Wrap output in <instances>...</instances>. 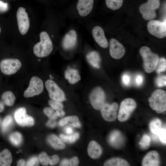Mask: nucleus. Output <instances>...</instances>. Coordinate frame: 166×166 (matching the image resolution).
I'll return each instance as SVG.
<instances>
[{
  "label": "nucleus",
  "instance_id": "obj_30",
  "mask_svg": "<svg viewBox=\"0 0 166 166\" xmlns=\"http://www.w3.org/2000/svg\"><path fill=\"white\" fill-rule=\"evenodd\" d=\"M9 140L12 144L18 146L21 143L22 138L21 134L18 132L11 133L9 136Z\"/></svg>",
  "mask_w": 166,
  "mask_h": 166
},
{
  "label": "nucleus",
  "instance_id": "obj_26",
  "mask_svg": "<svg viewBox=\"0 0 166 166\" xmlns=\"http://www.w3.org/2000/svg\"><path fill=\"white\" fill-rule=\"evenodd\" d=\"M105 166H129V164L125 160L120 158L114 157L106 161L104 164Z\"/></svg>",
  "mask_w": 166,
  "mask_h": 166
},
{
  "label": "nucleus",
  "instance_id": "obj_14",
  "mask_svg": "<svg viewBox=\"0 0 166 166\" xmlns=\"http://www.w3.org/2000/svg\"><path fill=\"white\" fill-rule=\"evenodd\" d=\"M109 53L114 59H118L122 58L125 53L124 46L114 38H111L110 41Z\"/></svg>",
  "mask_w": 166,
  "mask_h": 166
},
{
  "label": "nucleus",
  "instance_id": "obj_23",
  "mask_svg": "<svg viewBox=\"0 0 166 166\" xmlns=\"http://www.w3.org/2000/svg\"><path fill=\"white\" fill-rule=\"evenodd\" d=\"M67 124H69L77 128L81 127V124L79 118L76 116L66 117L61 119L59 122V124L60 126H63Z\"/></svg>",
  "mask_w": 166,
  "mask_h": 166
},
{
  "label": "nucleus",
  "instance_id": "obj_34",
  "mask_svg": "<svg viewBox=\"0 0 166 166\" xmlns=\"http://www.w3.org/2000/svg\"><path fill=\"white\" fill-rule=\"evenodd\" d=\"M13 119L10 116H6L3 120L2 124V128L3 132L6 131L11 126L13 123Z\"/></svg>",
  "mask_w": 166,
  "mask_h": 166
},
{
  "label": "nucleus",
  "instance_id": "obj_25",
  "mask_svg": "<svg viewBox=\"0 0 166 166\" xmlns=\"http://www.w3.org/2000/svg\"><path fill=\"white\" fill-rule=\"evenodd\" d=\"M47 140L51 145L55 149H62L65 148L64 143L55 135L52 134L48 136Z\"/></svg>",
  "mask_w": 166,
  "mask_h": 166
},
{
  "label": "nucleus",
  "instance_id": "obj_39",
  "mask_svg": "<svg viewBox=\"0 0 166 166\" xmlns=\"http://www.w3.org/2000/svg\"><path fill=\"white\" fill-rule=\"evenodd\" d=\"M166 77L165 75H161L158 76L156 80V83L159 87H163L166 85Z\"/></svg>",
  "mask_w": 166,
  "mask_h": 166
},
{
  "label": "nucleus",
  "instance_id": "obj_22",
  "mask_svg": "<svg viewBox=\"0 0 166 166\" xmlns=\"http://www.w3.org/2000/svg\"><path fill=\"white\" fill-rule=\"evenodd\" d=\"M65 78L71 84H74L81 80V77L78 71L74 69H68L65 73Z\"/></svg>",
  "mask_w": 166,
  "mask_h": 166
},
{
  "label": "nucleus",
  "instance_id": "obj_8",
  "mask_svg": "<svg viewBox=\"0 0 166 166\" xmlns=\"http://www.w3.org/2000/svg\"><path fill=\"white\" fill-rule=\"evenodd\" d=\"M43 89L42 80L37 77L34 76L31 78L29 85L24 91L23 96L26 98L32 97L40 94Z\"/></svg>",
  "mask_w": 166,
  "mask_h": 166
},
{
  "label": "nucleus",
  "instance_id": "obj_17",
  "mask_svg": "<svg viewBox=\"0 0 166 166\" xmlns=\"http://www.w3.org/2000/svg\"><path fill=\"white\" fill-rule=\"evenodd\" d=\"M93 0H78L77 9L80 15L84 17L88 15L93 9Z\"/></svg>",
  "mask_w": 166,
  "mask_h": 166
},
{
  "label": "nucleus",
  "instance_id": "obj_52",
  "mask_svg": "<svg viewBox=\"0 0 166 166\" xmlns=\"http://www.w3.org/2000/svg\"></svg>",
  "mask_w": 166,
  "mask_h": 166
},
{
  "label": "nucleus",
  "instance_id": "obj_20",
  "mask_svg": "<svg viewBox=\"0 0 166 166\" xmlns=\"http://www.w3.org/2000/svg\"><path fill=\"white\" fill-rule=\"evenodd\" d=\"M123 136L118 131H113L109 134L108 138V141L112 146L115 148L120 147L123 144Z\"/></svg>",
  "mask_w": 166,
  "mask_h": 166
},
{
  "label": "nucleus",
  "instance_id": "obj_38",
  "mask_svg": "<svg viewBox=\"0 0 166 166\" xmlns=\"http://www.w3.org/2000/svg\"><path fill=\"white\" fill-rule=\"evenodd\" d=\"M49 103L51 107L56 111L62 109L64 107L63 105L61 102L52 100H49Z\"/></svg>",
  "mask_w": 166,
  "mask_h": 166
},
{
  "label": "nucleus",
  "instance_id": "obj_45",
  "mask_svg": "<svg viewBox=\"0 0 166 166\" xmlns=\"http://www.w3.org/2000/svg\"><path fill=\"white\" fill-rule=\"evenodd\" d=\"M8 9L7 3H4L0 0V11H6Z\"/></svg>",
  "mask_w": 166,
  "mask_h": 166
},
{
  "label": "nucleus",
  "instance_id": "obj_35",
  "mask_svg": "<svg viewBox=\"0 0 166 166\" xmlns=\"http://www.w3.org/2000/svg\"><path fill=\"white\" fill-rule=\"evenodd\" d=\"M166 69V61L164 58L159 59L156 68L155 70L157 73H160L164 72Z\"/></svg>",
  "mask_w": 166,
  "mask_h": 166
},
{
  "label": "nucleus",
  "instance_id": "obj_12",
  "mask_svg": "<svg viewBox=\"0 0 166 166\" xmlns=\"http://www.w3.org/2000/svg\"><path fill=\"white\" fill-rule=\"evenodd\" d=\"M118 105L116 102L111 104L105 103L101 110L102 117L105 121L112 122L115 121L117 117Z\"/></svg>",
  "mask_w": 166,
  "mask_h": 166
},
{
  "label": "nucleus",
  "instance_id": "obj_33",
  "mask_svg": "<svg viewBox=\"0 0 166 166\" xmlns=\"http://www.w3.org/2000/svg\"><path fill=\"white\" fill-rule=\"evenodd\" d=\"M150 141L151 139L150 136L147 134H144L139 142V144L142 149H146L149 147Z\"/></svg>",
  "mask_w": 166,
  "mask_h": 166
},
{
  "label": "nucleus",
  "instance_id": "obj_50",
  "mask_svg": "<svg viewBox=\"0 0 166 166\" xmlns=\"http://www.w3.org/2000/svg\"><path fill=\"white\" fill-rule=\"evenodd\" d=\"M4 109V104L2 101H0V113L2 112Z\"/></svg>",
  "mask_w": 166,
  "mask_h": 166
},
{
  "label": "nucleus",
  "instance_id": "obj_46",
  "mask_svg": "<svg viewBox=\"0 0 166 166\" xmlns=\"http://www.w3.org/2000/svg\"><path fill=\"white\" fill-rule=\"evenodd\" d=\"M56 124V123L54 120L50 119L47 123L46 125L47 126L51 127L53 128L55 127Z\"/></svg>",
  "mask_w": 166,
  "mask_h": 166
},
{
  "label": "nucleus",
  "instance_id": "obj_37",
  "mask_svg": "<svg viewBox=\"0 0 166 166\" xmlns=\"http://www.w3.org/2000/svg\"><path fill=\"white\" fill-rule=\"evenodd\" d=\"M50 157L44 152L40 153L38 156L39 160L41 164L43 165L46 166L49 163Z\"/></svg>",
  "mask_w": 166,
  "mask_h": 166
},
{
  "label": "nucleus",
  "instance_id": "obj_1",
  "mask_svg": "<svg viewBox=\"0 0 166 166\" xmlns=\"http://www.w3.org/2000/svg\"><path fill=\"white\" fill-rule=\"evenodd\" d=\"M40 41L36 44L33 49L35 55L39 57H47L53 49V44L48 34L42 31L40 34Z\"/></svg>",
  "mask_w": 166,
  "mask_h": 166
},
{
  "label": "nucleus",
  "instance_id": "obj_41",
  "mask_svg": "<svg viewBox=\"0 0 166 166\" xmlns=\"http://www.w3.org/2000/svg\"><path fill=\"white\" fill-rule=\"evenodd\" d=\"M39 161L37 157H33L31 158L27 162L26 166H38Z\"/></svg>",
  "mask_w": 166,
  "mask_h": 166
},
{
  "label": "nucleus",
  "instance_id": "obj_6",
  "mask_svg": "<svg viewBox=\"0 0 166 166\" xmlns=\"http://www.w3.org/2000/svg\"><path fill=\"white\" fill-rule=\"evenodd\" d=\"M160 0H148L146 3L141 4L139 10L144 18L146 20H151L156 17L155 10L159 7Z\"/></svg>",
  "mask_w": 166,
  "mask_h": 166
},
{
  "label": "nucleus",
  "instance_id": "obj_44",
  "mask_svg": "<svg viewBox=\"0 0 166 166\" xmlns=\"http://www.w3.org/2000/svg\"><path fill=\"white\" fill-rule=\"evenodd\" d=\"M136 84L138 86L141 85L143 81V78L142 75L139 74L137 75L135 79Z\"/></svg>",
  "mask_w": 166,
  "mask_h": 166
},
{
  "label": "nucleus",
  "instance_id": "obj_7",
  "mask_svg": "<svg viewBox=\"0 0 166 166\" xmlns=\"http://www.w3.org/2000/svg\"><path fill=\"white\" fill-rule=\"evenodd\" d=\"M45 85L49 97L52 100L60 102L65 100L64 92L54 81L48 79L45 81Z\"/></svg>",
  "mask_w": 166,
  "mask_h": 166
},
{
  "label": "nucleus",
  "instance_id": "obj_47",
  "mask_svg": "<svg viewBox=\"0 0 166 166\" xmlns=\"http://www.w3.org/2000/svg\"><path fill=\"white\" fill-rule=\"evenodd\" d=\"M56 113L57 115L60 117H62L65 114V112L62 109L57 110Z\"/></svg>",
  "mask_w": 166,
  "mask_h": 166
},
{
  "label": "nucleus",
  "instance_id": "obj_10",
  "mask_svg": "<svg viewBox=\"0 0 166 166\" xmlns=\"http://www.w3.org/2000/svg\"><path fill=\"white\" fill-rule=\"evenodd\" d=\"M22 63L16 59H5L0 62V69L2 72L6 75L15 73L21 68Z\"/></svg>",
  "mask_w": 166,
  "mask_h": 166
},
{
  "label": "nucleus",
  "instance_id": "obj_36",
  "mask_svg": "<svg viewBox=\"0 0 166 166\" xmlns=\"http://www.w3.org/2000/svg\"><path fill=\"white\" fill-rule=\"evenodd\" d=\"M43 112L44 114L50 119L55 120L57 118V115L56 113L52 109L50 108H45L43 110Z\"/></svg>",
  "mask_w": 166,
  "mask_h": 166
},
{
  "label": "nucleus",
  "instance_id": "obj_49",
  "mask_svg": "<svg viewBox=\"0 0 166 166\" xmlns=\"http://www.w3.org/2000/svg\"><path fill=\"white\" fill-rule=\"evenodd\" d=\"M65 130L67 133L69 134L72 133L73 131L72 128L69 127L66 128Z\"/></svg>",
  "mask_w": 166,
  "mask_h": 166
},
{
  "label": "nucleus",
  "instance_id": "obj_31",
  "mask_svg": "<svg viewBox=\"0 0 166 166\" xmlns=\"http://www.w3.org/2000/svg\"><path fill=\"white\" fill-rule=\"evenodd\" d=\"M79 136V134L77 132L70 136H66L62 134L60 135V138L64 142L69 143L74 142L78 139Z\"/></svg>",
  "mask_w": 166,
  "mask_h": 166
},
{
  "label": "nucleus",
  "instance_id": "obj_24",
  "mask_svg": "<svg viewBox=\"0 0 166 166\" xmlns=\"http://www.w3.org/2000/svg\"><path fill=\"white\" fill-rule=\"evenodd\" d=\"M12 158L11 153L7 149H4L0 152V166H9L12 162Z\"/></svg>",
  "mask_w": 166,
  "mask_h": 166
},
{
  "label": "nucleus",
  "instance_id": "obj_43",
  "mask_svg": "<svg viewBox=\"0 0 166 166\" xmlns=\"http://www.w3.org/2000/svg\"><path fill=\"white\" fill-rule=\"evenodd\" d=\"M59 160V158L57 155H54L49 158V164L51 165L56 164Z\"/></svg>",
  "mask_w": 166,
  "mask_h": 166
},
{
  "label": "nucleus",
  "instance_id": "obj_5",
  "mask_svg": "<svg viewBox=\"0 0 166 166\" xmlns=\"http://www.w3.org/2000/svg\"><path fill=\"white\" fill-rule=\"evenodd\" d=\"M90 103L92 107L96 110H101L105 103V95L102 89L99 86L94 88L89 96Z\"/></svg>",
  "mask_w": 166,
  "mask_h": 166
},
{
  "label": "nucleus",
  "instance_id": "obj_48",
  "mask_svg": "<svg viewBox=\"0 0 166 166\" xmlns=\"http://www.w3.org/2000/svg\"><path fill=\"white\" fill-rule=\"evenodd\" d=\"M25 164V161L22 159L19 160L17 163L18 166H24Z\"/></svg>",
  "mask_w": 166,
  "mask_h": 166
},
{
  "label": "nucleus",
  "instance_id": "obj_19",
  "mask_svg": "<svg viewBox=\"0 0 166 166\" xmlns=\"http://www.w3.org/2000/svg\"><path fill=\"white\" fill-rule=\"evenodd\" d=\"M89 156L92 158L97 159L101 156L102 150L100 145L96 141L91 140L87 148Z\"/></svg>",
  "mask_w": 166,
  "mask_h": 166
},
{
  "label": "nucleus",
  "instance_id": "obj_42",
  "mask_svg": "<svg viewBox=\"0 0 166 166\" xmlns=\"http://www.w3.org/2000/svg\"><path fill=\"white\" fill-rule=\"evenodd\" d=\"M123 84L126 86L128 85L130 83L131 78L130 76L127 74H124L122 78Z\"/></svg>",
  "mask_w": 166,
  "mask_h": 166
},
{
  "label": "nucleus",
  "instance_id": "obj_40",
  "mask_svg": "<svg viewBox=\"0 0 166 166\" xmlns=\"http://www.w3.org/2000/svg\"><path fill=\"white\" fill-rule=\"evenodd\" d=\"M157 136L160 141L163 144H166V130L165 128H162Z\"/></svg>",
  "mask_w": 166,
  "mask_h": 166
},
{
  "label": "nucleus",
  "instance_id": "obj_4",
  "mask_svg": "<svg viewBox=\"0 0 166 166\" xmlns=\"http://www.w3.org/2000/svg\"><path fill=\"white\" fill-rule=\"evenodd\" d=\"M136 106V103L133 99L127 98L122 101L120 104L117 115L119 121L124 122L127 120Z\"/></svg>",
  "mask_w": 166,
  "mask_h": 166
},
{
  "label": "nucleus",
  "instance_id": "obj_29",
  "mask_svg": "<svg viewBox=\"0 0 166 166\" xmlns=\"http://www.w3.org/2000/svg\"><path fill=\"white\" fill-rule=\"evenodd\" d=\"M107 7L113 10H116L120 8L122 6L123 0H105Z\"/></svg>",
  "mask_w": 166,
  "mask_h": 166
},
{
  "label": "nucleus",
  "instance_id": "obj_51",
  "mask_svg": "<svg viewBox=\"0 0 166 166\" xmlns=\"http://www.w3.org/2000/svg\"><path fill=\"white\" fill-rule=\"evenodd\" d=\"M1 28H0V33H1Z\"/></svg>",
  "mask_w": 166,
  "mask_h": 166
},
{
  "label": "nucleus",
  "instance_id": "obj_18",
  "mask_svg": "<svg viewBox=\"0 0 166 166\" xmlns=\"http://www.w3.org/2000/svg\"><path fill=\"white\" fill-rule=\"evenodd\" d=\"M160 163V155L156 151L148 152L144 157L142 162L143 166H158Z\"/></svg>",
  "mask_w": 166,
  "mask_h": 166
},
{
  "label": "nucleus",
  "instance_id": "obj_32",
  "mask_svg": "<svg viewBox=\"0 0 166 166\" xmlns=\"http://www.w3.org/2000/svg\"><path fill=\"white\" fill-rule=\"evenodd\" d=\"M79 160L77 156H74L71 159H65L62 160L60 166H76L79 164Z\"/></svg>",
  "mask_w": 166,
  "mask_h": 166
},
{
  "label": "nucleus",
  "instance_id": "obj_16",
  "mask_svg": "<svg viewBox=\"0 0 166 166\" xmlns=\"http://www.w3.org/2000/svg\"><path fill=\"white\" fill-rule=\"evenodd\" d=\"M93 37L97 44L104 48L107 47L108 43L104 31L100 26H96L92 30Z\"/></svg>",
  "mask_w": 166,
  "mask_h": 166
},
{
  "label": "nucleus",
  "instance_id": "obj_21",
  "mask_svg": "<svg viewBox=\"0 0 166 166\" xmlns=\"http://www.w3.org/2000/svg\"><path fill=\"white\" fill-rule=\"evenodd\" d=\"M86 58L89 64L93 67L99 69L101 61L100 57L97 52L92 51L86 55Z\"/></svg>",
  "mask_w": 166,
  "mask_h": 166
},
{
  "label": "nucleus",
  "instance_id": "obj_3",
  "mask_svg": "<svg viewBox=\"0 0 166 166\" xmlns=\"http://www.w3.org/2000/svg\"><path fill=\"white\" fill-rule=\"evenodd\" d=\"M150 106L158 113H162L166 109V93L161 89H157L148 98Z\"/></svg>",
  "mask_w": 166,
  "mask_h": 166
},
{
  "label": "nucleus",
  "instance_id": "obj_28",
  "mask_svg": "<svg viewBox=\"0 0 166 166\" xmlns=\"http://www.w3.org/2000/svg\"><path fill=\"white\" fill-rule=\"evenodd\" d=\"M149 126L150 131L154 135L157 136L162 128L161 121L158 118L154 119L151 121Z\"/></svg>",
  "mask_w": 166,
  "mask_h": 166
},
{
  "label": "nucleus",
  "instance_id": "obj_27",
  "mask_svg": "<svg viewBox=\"0 0 166 166\" xmlns=\"http://www.w3.org/2000/svg\"><path fill=\"white\" fill-rule=\"evenodd\" d=\"M2 101L8 106H12L14 104L16 97L10 91H7L3 93L1 97Z\"/></svg>",
  "mask_w": 166,
  "mask_h": 166
},
{
  "label": "nucleus",
  "instance_id": "obj_11",
  "mask_svg": "<svg viewBox=\"0 0 166 166\" xmlns=\"http://www.w3.org/2000/svg\"><path fill=\"white\" fill-rule=\"evenodd\" d=\"M16 18L19 31L22 35H25L30 27V21L25 9L20 7L17 11Z\"/></svg>",
  "mask_w": 166,
  "mask_h": 166
},
{
  "label": "nucleus",
  "instance_id": "obj_13",
  "mask_svg": "<svg viewBox=\"0 0 166 166\" xmlns=\"http://www.w3.org/2000/svg\"><path fill=\"white\" fill-rule=\"evenodd\" d=\"M14 116L17 123L20 126H31L34 124V118L26 114V110L24 107L17 109L14 113Z\"/></svg>",
  "mask_w": 166,
  "mask_h": 166
},
{
  "label": "nucleus",
  "instance_id": "obj_2",
  "mask_svg": "<svg viewBox=\"0 0 166 166\" xmlns=\"http://www.w3.org/2000/svg\"><path fill=\"white\" fill-rule=\"evenodd\" d=\"M140 53L143 60L144 71L148 73L154 71L160 59L158 55L152 52L150 48L146 46L141 47L140 49Z\"/></svg>",
  "mask_w": 166,
  "mask_h": 166
},
{
  "label": "nucleus",
  "instance_id": "obj_9",
  "mask_svg": "<svg viewBox=\"0 0 166 166\" xmlns=\"http://www.w3.org/2000/svg\"><path fill=\"white\" fill-rule=\"evenodd\" d=\"M147 29L152 35L159 38L166 36V19L163 22L156 20H151L148 23Z\"/></svg>",
  "mask_w": 166,
  "mask_h": 166
},
{
  "label": "nucleus",
  "instance_id": "obj_15",
  "mask_svg": "<svg viewBox=\"0 0 166 166\" xmlns=\"http://www.w3.org/2000/svg\"><path fill=\"white\" fill-rule=\"evenodd\" d=\"M77 40V34L74 30H71L64 35L62 41V46L64 49L69 50L75 46Z\"/></svg>",
  "mask_w": 166,
  "mask_h": 166
}]
</instances>
